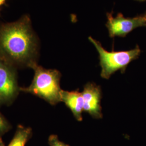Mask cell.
<instances>
[{"mask_svg": "<svg viewBox=\"0 0 146 146\" xmlns=\"http://www.w3.org/2000/svg\"><path fill=\"white\" fill-rule=\"evenodd\" d=\"M11 125L5 117L0 113V137L10 131Z\"/></svg>", "mask_w": 146, "mask_h": 146, "instance_id": "9", "label": "cell"}, {"mask_svg": "<svg viewBox=\"0 0 146 146\" xmlns=\"http://www.w3.org/2000/svg\"><path fill=\"white\" fill-rule=\"evenodd\" d=\"M82 94L84 100V111L94 119H102L101 87L93 82H88L84 85Z\"/></svg>", "mask_w": 146, "mask_h": 146, "instance_id": "6", "label": "cell"}, {"mask_svg": "<svg viewBox=\"0 0 146 146\" xmlns=\"http://www.w3.org/2000/svg\"><path fill=\"white\" fill-rule=\"evenodd\" d=\"M107 18L106 26L110 38L125 37L136 28L146 27V13L133 17H125L120 13L114 17L111 12L107 13Z\"/></svg>", "mask_w": 146, "mask_h": 146, "instance_id": "5", "label": "cell"}, {"mask_svg": "<svg viewBox=\"0 0 146 146\" xmlns=\"http://www.w3.org/2000/svg\"><path fill=\"white\" fill-rule=\"evenodd\" d=\"M7 0H0V6L3 5L5 3Z\"/></svg>", "mask_w": 146, "mask_h": 146, "instance_id": "12", "label": "cell"}, {"mask_svg": "<svg viewBox=\"0 0 146 146\" xmlns=\"http://www.w3.org/2000/svg\"><path fill=\"white\" fill-rule=\"evenodd\" d=\"M90 42L93 44L99 54L100 65L101 67V77L109 79L113 74L120 70L123 74L128 66L132 61L139 58L141 49L139 45L129 50L108 52L102 47L101 43L92 37H89Z\"/></svg>", "mask_w": 146, "mask_h": 146, "instance_id": "3", "label": "cell"}, {"mask_svg": "<svg viewBox=\"0 0 146 146\" xmlns=\"http://www.w3.org/2000/svg\"><path fill=\"white\" fill-rule=\"evenodd\" d=\"M135 1H139V2H145V1H146V0H135Z\"/></svg>", "mask_w": 146, "mask_h": 146, "instance_id": "13", "label": "cell"}, {"mask_svg": "<svg viewBox=\"0 0 146 146\" xmlns=\"http://www.w3.org/2000/svg\"><path fill=\"white\" fill-rule=\"evenodd\" d=\"M61 102H63L72 112L75 118L82 121L84 111V100L82 93L79 90L66 91L62 89L61 92Z\"/></svg>", "mask_w": 146, "mask_h": 146, "instance_id": "7", "label": "cell"}, {"mask_svg": "<svg viewBox=\"0 0 146 146\" xmlns=\"http://www.w3.org/2000/svg\"><path fill=\"white\" fill-rule=\"evenodd\" d=\"M0 146H5V143L3 142L1 137H0Z\"/></svg>", "mask_w": 146, "mask_h": 146, "instance_id": "11", "label": "cell"}, {"mask_svg": "<svg viewBox=\"0 0 146 146\" xmlns=\"http://www.w3.org/2000/svg\"><path fill=\"white\" fill-rule=\"evenodd\" d=\"M48 144L50 146H70L67 144L60 141L58 135H51L48 138Z\"/></svg>", "mask_w": 146, "mask_h": 146, "instance_id": "10", "label": "cell"}, {"mask_svg": "<svg viewBox=\"0 0 146 146\" xmlns=\"http://www.w3.org/2000/svg\"><path fill=\"white\" fill-rule=\"evenodd\" d=\"M31 68L34 72L31 84L27 87H20V92L34 95L52 106L61 102V73L57 69L43 68L38 63Z\"/></svg>", "mask_w": 146, "mask_h": 146, "instance_id": "2", "label": "cell"}, {"mask_svg": "<svg viewBox=\"0 0 146 146\" xmlns=\"http://www.w3.org/2000/svg\"><path fill=\"white\" fill-rule=\"evenodd\" d=\"M32 134L33 131L31 127L19 125H17L14 135L8 146H26Z\"/></svg>", "mask_w": 146, "mask_h": 146, "instance_id": "8", "label": "cell"}, {"mask_svg": "<svg viewBox=\"0 0 146 146\" xmlns=\"http://www.w3.org/2000/svg\"><path fill=\"white\" fill-rule=\"evenodd\" d=\"M40 43L31 19L24 15L17 21L0 25V58L16 69L37 63Z\"/></svg>", "mask_w": 146, "mask_h": 146, "instance_id": "1", "label": "cell"}, {"mask_svg": "<svg viewBox=\"0 0 146 146\" xmlns=\"http://www.w3.org/2000/svg\"><path fill=\"white\" fill-rule=\"evenodd\" d=\"M20 88L17 69L0 58V107L11 104L19 94Z\"/></svg>", "mask_w": 146, "mask_h": 146, "instance_id": "4", "label": "cell"}]
</instances>
